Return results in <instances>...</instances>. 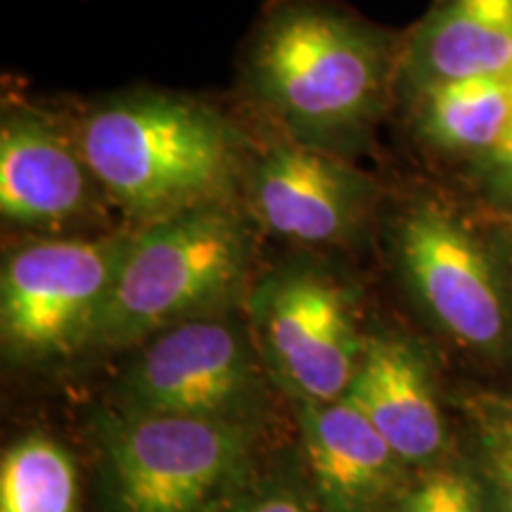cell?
Returning a JSON list of instances; mask_svg holds the SVG:
<instances>
[{"label":"cell","mask_w":512,"mask_h":512,"mask_svg":"<svg viewBox=\"0 0 512 512\" xmlns=\"http://www.w3.org/2000/svg\"><path fill=\"white\" fill-rule=\"evenodd\" d=\"M242 512H311V510L306 508L302 501H297V498L275 494V496L259 498V501H254Z\"/></svg>","instance_id":"obj_19"},{"label":"cell","mask_w":512,"mask_h":512,"mask_svg":"<svg viewBox=\"0 0 512 512\" xmlns=\"http://www.w3.org/2000/svg\"><path fill=\"white\" fill-rule=\"evenodd\" d=\"M304 441L330 512H377L394 494L403 460L347 396L306 403Z\"/></svg>","instance_id":"obj_12"},{"label":"cell","mask_w":512,"mask_h":512,"mask_svg":"<svg viewBox=\"0 0 512 512\" xmlns=\"http://www.w3.org/2000/svg\"><path fill=\"white\" fill-rule=\"evenodd\" d=\"M254 313L275 363L306 401L347 396L363 354L347 285L311 266L287 268L264 280Z\"/></svg>","instance_id":"obj_7"},{"label":"cell","mask_w":512,"mask_h":512,"mask_svg":"<svg viewBox=\"0 0 512 512\" xmlns=\"http://www.w3.org/2000/svg\"><path fill=\"white\" fill-rule=\"evenodd\" d=\"M273 131V128H271ZM259 221L280 238L323 245L361 226L375 200V181L351 157L273 131L252 143L245 181Z\"/></svg>","instance_id":"obj_8"},{"label":"cell","mask_w":512,"mask_h":512,"mask_svg":"<svg viewBox=\"0 0 512 512\" xmlns=\"http://www.w3.org/2000/svg\"><path fill=\"white\" fill-rule=\"evenodd\" d=\"M399 512H484L479 486L463 472L444 470L411 491Z\"/></svg>","instance_id":"obj_17"},{"label":"cell","mask_w":512,"mask_h":512,"mask_svg":"<svg viewBox=\"0 0 512 512\" xmlns=\"http://www.w3.org/2000/svg\"><path fill=\"white\" fill-rule=\"evenodd\" d=\"M245 456V432L226 418L140 413L107 434L112 512H207Z\"/></svg>","instance_id":"obj_5"},{"label":"cell","mask_w":512,"mask_h":512,"mask_svg":"<svg viewBox=\"0 0 512 512\" xmlns=\"http://www.w3.org/2000/svg\"><path fill=\"white\" fill-rule=\"evenodd\" d=\"M479 439L503 510L512 512V401H498L479 415Z\"/></svg>","instance_id":"obj_16"},{"label":"cell","mask_w":512,"mask_h":512,"mask_svg":"<svg viewBox=\"0 0 512 512\" xmlns=\"http://www.w3.org/2000/svg\"><path fill=\"white\" fill-rule=\"evenodd\" d=\"M475 166L486 188L512 204V128L494 150L475 159Z\"/></svg>","instance_id":"obj_18"},{"label":"cell","mask_w":512,"mask_h":512,"mask_svg":"<svg viewBox=\"0 0 512 512\" xmlns=\"http://www.w3.org/2000/svg\"><path fill=\"white\" fill-rule=\"evenodd\" d=\"M110 200L83 157L76 119L22 98L0 114V214L24 228H53L91 216Z\"/></svg>","instance_id":"obj_9"},{"label":"cell","mask_w":512,"mask_h":512,"mask_svg":"<svg viewBox=\"0 0 512 512\" xmlns=\"http://www.w3.org/2000/svg\"><path fill=\"white\" fill-rule=\"evenodd\" d=\"M249 380L245 344L221 320L195 318L162 330L145 349L131 389L143 415L223 418Z\"/></svg>","instance_id":"obj_10"},{"label":"cell","mask_w":512,"mask_h":512,"mask_svg":"<svg viewBox=\"0 0 512 512\" xmlns=\"http://www.w3.org/2000/svg\"><path fill=\"white\" fill-rule=\"evenodd\" d=\"M403 102L413 136L427 150L475 162L512 128V74L432 83Z\"/></svg>","instance_id":"obj_14"},{"label":"cell","mask_w":512,"mask_h":512,"mask_svg":"<svg viewBox=\"0 0 512 512\" xmlns=\"http://www.w3.org/2000/svg\"><path fill=\"white\" fill-rule=\"evenodd\" d=\"M249 264L247 228L228 202L147 223L128 238L93 342L128 344L238 297Z\"/></svg>","instance_id":"obj_3"},{"label":"cell","mask_w":512,"mask_h":512,"mask_svg":"<svg viewBox=\"0 0 512 512\" xmlns=\"http://www.w3.org/2000/svg\"><path fill=\"white\" fill-rule=\"evenodd\" d=\"M512 74V0H434L403 36L396 95L432 83Z\"/></svg>","instance_id":"obj_11"},{"label":"cell","mask_w":512,"mask_h":512,"mask_svg":"<svg viewBox=\"0 0 512 512\" xmlns=\"http://www.w3.org/2000/svg\"><path fill=\"white\" fill-rule=\"evenodd\" d=\"M74 119L105 195L143 226L228 202L245 181L254 140L192 95L138 88L107 95Z\"/></svg>","instance_id":"obj_2"},{"label":"cell","mask_w":512,"mask_h":512,"mask_svg":"<svg viewBox=\"0 0 512 512\" xmlns=\"http://www.w3.org/2000/svg\"><path fill=\"white\" fill-rule=\"evenodd\" d=\"M0 512H76V470L46 437L17 441L0 465Z\"/></svg>","instance_id":"obj_15"},{"label":"cell","mask_w":512,"mask_h":512,"mask_svg":"<svg viewBox=\"0 0 512 512\" xmlns=\"http://www.w3.org/2000/svg\"><path fill=\"white\" fill-rule=\"evenodd\" d=\"M403 36L337 0H268L240 86L273 131L354 159L396 98Z\"/></svg>","instance_id":"obj_1"},{"label":"cell","mask_w":512,"mask_h":512,"mask_svg":"<svg viewBox=\"0 0 512 512\" xmlns=\"http://www.w3.org/2000/svg\"><path fill=\"white\" fill-rule=\"evenodd\" d=\"M131 233L34 240L0 275V328L17 354H60L93 342Z\"/></svg>","instance_id":"obj_4"},{"label":"cell","mask_w":512,"mask_h":512,"mask_svg":"<svg viewBox=\"0 0 512 512\" xmlns=\"http://www.w3.org/2000/svg\"><path fill=\"white\" fill-rule=\"evenodd\" d=\"M396 259L441 328L470 347H496L510 323L498 268L484 242L444 204L420 200L396 226Z\"/></svg>","instance_id":"obj_6"},{"label":"cell","mask_w":512,"mask_h":512,"mask_svg":"<svg viewBox=\"0 0 512 512\" xmlns=\"http://www.w3.org/2000/svg\"><path fill=\"white\" fill-rule=\"evenodd\" d=\"M347 399L373 422L403 463H420L441 448L444 427L437 401L420 356L403 339H370Z\"/></svg>","instance_id":"obj_13"}]
</instances>
